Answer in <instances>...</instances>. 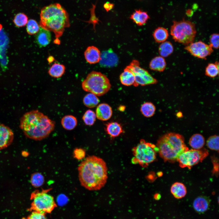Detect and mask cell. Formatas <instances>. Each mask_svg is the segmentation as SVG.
Listing matches in <instances>:
<instances>
[{
	"label": "cell",
	"instance_id": "cell-13",
	"mask_svg": "<svg viewBox=\"0 0 219 219\" xmlns=\"http://www.w3.org/2000/svg\"><path fill=\"white\" fill-rule=\"evenodd\" d=\"M14 134L8 127L0 123V149L5 148L12 142Z\"/></svg>",
	"mask_w": 219,
	"mask_h": 219
},
{
	"label": "cell",
	"instance_id": "cell-5",
	"mask_svg": "<svg viewBox=\"0 0 219 219\" xmlns=\"http://www.w3.org/2000/svg\"><path fill=\"white\" fill-rule=\"evenodd\" d=\"M82 87L85 91L97 96H102L108 92L111 87L109 80L101 72L92 71L82 82Z\"/></svg>",
	"mask_w": 219,
	"mask_h": 219
},
{
	"label": "cell",
	"instance_id": "cell-18",
	"mask_svg": "<svg viewBox=\"0 0 219 219\" xmlns=\"http://www.w3.org/2000/svg\"><path fill=\"white\" fill-rule=\"evenodd\" d=\"M149 18L147 12L140 9L135 10L130 17V18L139 26L144 25Z\"/></svg>",
	"mask_w": 219,
	"mask_h": 219
},
{
	"label": "cell",
	"instance_id": "cell-31",
	"mask_svg": "<svg viewBox=\"0 0 219 219\" xmlns=\"http://www.w3.org/2000/svg\"><path fill=\"white\" fill-rule=\"evenodd\" d=\"M96 113L91 109L86 110L84 114L82 119L85 124L88 126L93 125L96 120Z\"/></svg>",
	"mask_w": 219,
	"mask_h": 219
},
{
	"label": "cell",
	"instance_id": "cell-17",
	"mask_svg": "<svg viewBox=\"0 0 219 219\" xmlns=\"http://www.w3.org/2000/svg\"><path fill=\"white\" fill-rule=\"evenodd\" d=\"M36 40L40 47H45L49 44L51 40L50 31L40 27L39 31L36 33Z\"/></svg>",
	"mask_w": 219,
	"mask_h": 219
},
{
	"label": "cell",
	"instance_id": "cell-40",
	"mask_svg": "<svg viewBox=\"0 0 219 219\" xmlns=\"http://www.w3.org/2000/svg\"><path fill=\"white\" fill-rule=\"evenodd\" d=\"M213 163L214 165L213 169V173L214 174L217 175L218 174V163H217V161L216 159L214 158V160H212Z\"/></svg>",
	"mask_w": 219,
	"mask_h": 219
},
{
	"label": "cell",
	"instance_id": "cell-45",
	"mask_svg": "<svg viewBox=\"0 0 219 219\" xmlns=\"http://www.w3.org/2000/svg\"><path fill=\"white\" fill-rule=\"evenodd\" d=\"M2 25L0 24V32L2 30Z\"/></svg>",
	"mask_w": 219,
	"mask_h": 219
},
{
	"label": "cell",
	"instance_id": "cell-10",
	"mask_svg": "<svg viewBox=\"0 0 219 219\" xmlns=\"http://www.w3.org/2000/svg\"><path fill=\"white\" fill-rule=\"evenodd\" d=\"M126 67L132 72L134 75L135 81L133 85L135 87L139 85L144 86L155 84L158 82L157 80L147 70L140 67V63L137 60H132Z\"/></svg>",
	"mask_w": 219,
	"mask_h": 219
},
{
	"label": "cell",
	"instance_id": "cell-39",
	"mask_svg": "<svg viewBox=\"0 0 219 219\" xmlns=\"http://www.w3.org/2000/svg\"><path fill=\"white\" fill-rule=\"evenodd\" d=\"M96 5H93V8L91 9V16L89 21L90 23H92L94 26L96 24L98 23L99 20L96 16L95 13V9Z\"/></svg>",
	"mask_w": 219,
	"mask_h": 219
},
{
	"label": "cell",
	"instance_id": "cell-2",
	"mask_svg": "<svg viewBox=\"0 0 219 219\" xmlns=\"http://www.w3.org/2000/svg\"><path fill=\"white\" fill-rule=\"evenodd\" d=\"M55 122L37 110L25 113L22 117L20 128L30 138L40 141L48 137L53 131Z\"/></svg>",
	"mask_w": 219,
	"mask_h": 219
},
{
	"label": "cell",
	"instance_id": "cell-25",
	"mask_svg": "<svg viewBox=\"0 0 219 219\" xmlns=\"http://www.w3.org/2000/svg\"><path fill=\"white\" fill-rule=\"evenodd\" d=\"M155 41L158 43H162L166 41L169 36L168 31L163 27H158L153 34Z\"/></svg>",
	"mask_w": 219,
	"mask_h": 219
},
{
	"label": "cell",
	"instance_id": "cell-28",
	"mask_svg": "<svg viewBox=\"0 0 219 219\" xmlns=\"http://www.w3.org/2000/svg\"><path fill=\"white\" fill-rule=\"evenodd\" d=\"M99 102V99L97 96L91 93L86 94L83 99L84 105L86 107L90 108L96 106Z\"/></svg>",
	"mask_w": 219,
	"mask_h": 219
},
{
	"label": "cell",
	"instance_id": "cell-8",
	"mask_svg": "<svg viewBox=\"0 0 219 219\" xmlns=\"http://www.w3.org/2000/svg\"><path fill=\"white\" fill-rule=\"evenodd\" d=\"M158 151L156 146L141 139L140 143L132 149L134 157L132 162L138 163L143 167H147L155 160Z\"/></svg>",
	"mask_w": 219,
	"mask_h": 219
},
{
	"label": "cell",
	"instance_id": "cell-21",
	"mask_svg": "<svg viewBox=\"0 0 219 219\" xmlns=\"http://www.w3.org/2000/svg\"><path fill=\"white\" fill-rule=\"evenodd\" d=\"M170 191L173 196L176 199H181L186 195L187 191L184 185L180 182H176L171 186Z\"/></svg>",
	"mask_w": 219,
	"mask_h": 219
},
{
	"label": "cell",
	"instance_id": "cell-26",
	"mask_svg": "<svg viewBox=\"0 0 219 219\" xmlns=\"http://www.w3.org/2000/svg\"><path fill=\"white\" fill-rule=\"evenodd\" d=\"M65 67L63 64L55 63L49 69L48 73L52 77L59 78L61 77L65 72Z\"/></svg>",
	"mask_w": 219,
	"mask_h": 219
},
{
	"label": "cell",
	"instance_id": "cell-27",
	"mask_svg": "<svg viewBox=\"0 0 219 219\" xmlns=\"http://www.w3.org/2000/svg\"><path fill=\"white\" fill-rule=\"evenodd\" d=\"M173 50V46L169 41H166L161 43L158 47V52L160 56L164 58L170 55Z\"/></svg>",
	"mask_w": 219,
	"mask_h": 219
},
{
	"label": "cell",
	"instance_id": "cell-37",
	"mask_svg": "<svg viewBox=\"0 0 219 219\" xmlns=\"http://www.w3.org/2000/svg\"><path fill=\"white\" fill-rule=\"evenodd\" d=\"M45 214L43 213L32 211L27 217H23L22 219H47Z\"/></svg>",
	"mask_w": 219,
	"mask_h": 219
},
{
	"label": "cell",
	"instance_id": "cell-30",
	"mask_svg": "<svg viewBox=\"0 0 219 219\" xmlns=\"http://www.w3.org/2000/svg\"><path fill=\"white\" fill-rule=\"evenodd\" d=\"M219 74V63L216 61L214 63H209L205 69V75L209 77L214 78Z\"/></svg>",
	"mask_w": 219,
	"mask_h": 219
},
{
	"label": "cell",
	"instance_id": "cell-14",
	"mask_svg": "<svg viewBox=\"0 0 219 219\" xmlns=\"http://www.w3.org/2000/svg\"><path fill=\"white\" fill-rule=\"evenodd\" d=\"M95 113L98 119L106 121L111 117L113 111L111 107L108 104L102 103L97 106Z\"/></svg>",
	"mask_w": 219,
	"mask_h": 219
},
{
	"label": "cell",
	"instance_id": "cell-7",
	"mask_svg": "<svg viewBox=\"0 0 219 219\" xmlns=\"http://www.w3.org/2000/svg\"><path fill=\"white\" fill-rule=\"evenodd\" d=\"M51 189L52 188H50L33 192L30 196L32 202L29 211L45 214L51 213L57 207L54 197L48 193Z\"/></svg>",
	"mask_w": 219,
	"mask_h": 219
},
{
	"label": "cell",
	"instance_id": "cell-34",
	"mask_svg": "<svg viewBox=\"0 0 219 219\" xmlns=\"http://www.w3.org/2000/svg\"><path fill=\"white\" fill-rule=\"evenodd\" d=\"M28 20V18L26 14L23 13H20L15 16L13 22L16 26L20 27L26 26Z\"/></svg>",
	"mask_w": 219,
	"mask_h": 219
},
{
	"label": "cell",
	"instance_id": "cell-35",
	"mask_svg": "<svg viewBox=\"0 0 219 219\" xmlns=\"http://www.w3.org/2000/svg\"><path fill=\"white\" fill-rule=\"evenodd\" d=\"M219 140V136L217 135H215L210 136L207 141V146L211 150L218 151Z\"/></svg>",
	"mask_w": 219,
	"mask_h": 219
},
{
	"label": "cell",
	"instance_id": "cell-41",
	"mask_svg": "<svg viewBox=\"0 0 219 219\" xmlns=\"http://www.w3.org/2000/svg\"><path fill=\"white\" fill-rule=\"evenodd\" d=\"M114 6V5L113 4L108 2L105 3L103 5L104 8L107 12L112 10Z\"/></svg>",
	"mask_w": 219,
	"mask_h": 219
},
{
	"label": "cell",
	"instance_id": "cell-42",
	"mask_svg": "<svg viewBox=\"0 0 219 219\" xmlns=\"http://www.w3.org/2000/svg\"><path fill=\"white\" fill-rule=\"evenodd\" d=\"M186 14L188 16H192L193 13V12L191 10H187V11L186 12Z\"/></svg>",
	"mask_w": 219,
	"mask_h": 219
},
{
	"label": "cell",
	"instance_id": "cell-22",
	"mask_svg": "<svg viewBox=\"0 0 219 219\" xmlns=\"http://www.w3.org/2000/svg\"><path fill=\"white\" fill-rule=\"evenodd\" d=\"M120 80L122 84L127 86L134 85L135 81L133 73L127 67L120 75Z\"/></svg>",
	"mask_w": 219,
	"mask_h": 219
},
{
	"label": "cell",
	"instance_id": "cell-12",
	"mask_svg": "<svg viewBox=\"0 0 219 219\" xmlns=\"http://www.w3.org/2000/svg\"><path fill=\"white\" fill-rule=\"evenodd\" d=\"M118 58L111 49L103 51L101 53L99 63L103 67L110 68L117 65Z\"/></svg>",
	"mask_w": 219,
	"mask_h": 219
},
{
	"label": "cell",
	"instance_id": "cell-23",
	"mask_svg": "<svg viewBox=\"0 0 219 219\" xmlns=\"http://www.w3.org/2000/svg\"><path fill=\"white\" fill-rule=\"evenodd\" d=\"M205 143V139L203 135L199 134L193 135L190 138L189 144L193 149L196 150L203 148Z\"/></svg>",
	"mask_w": 219,
	"mask_h": 219
},
{
	"label": "cell",
	"instance_id": "cell-15",
	"mask_svg": "<svg viewBox=\"0 0 219 219\" xmlns=\"http://www.w3.org/2000/svg\"><path fill=\"white\" fill-rule=\"evenodd\" d=\"M84 54L86 61L89 63L95 64L99 62L101 53L97 47L93 46L88 47Z\"/></svg>",
	"mask_w": 219,
	"mask_h": 219
},
{
	"label": "cell",
	"instance_id": "cell-11",
	"mask_svg": "<svg viewBox=\"0 0 219 219\" xmlns=\"http://www.w3.org/2000/svg\"><path fill=\"white\" fill-rule=\"evenodd\" d=\"M184 49L192 56L202 59H206L213 51L209 44L201 41L193 42L186 45Z\"/></svg>",
	"mask_w": 219,
	"mask_h": 219
},
{
	"label": "cell",
	"instance_id": "cell-33",
	"mask_svg": "<svg viewBox=\"0 0 219 219\" xmlns=\"http://www.w3.org/2000/svg\"><path fill=\"white\" fill-rule=\"evenodd\" d=\"M40 27L35 20L30 19L28 20L26 24V30L29 34L33 35L36 34L39 31Z\"/></svg>",
	"mask_w": 219,
	"mask_h": 219
},
{
	"label": "cell",
	"instance_id": "cell-44",
	"mask_svg": "<svg viewBox=\"0 0 219 219\" xmlns=\"http://www.w3.org/2000/svg\"><path fill=\"white\" fill-rule=\"evenodd\" d=\"M181 113V112H179L177 113V116L178 117L182 116V113H181V114H180Z\"/></svg>",
	"mask_w": 219,
	"mask_h": 219
},
{
	"label": "cell",
	"instance_id": "cell-9",
	"mask_svg": "<svg viewBox=\"0 0 219 219\" xmlns=\"http://www.w3.org/2000/svg\"><path fill=\"white\" fill-rule=\"evenodd\" d=\"M209 153L205 148L188 150L181 154L177 161L181 168L190 169L193 166L201 162L208 155Z\"/></svg>",
	"mask_w": 219,
	"mask_h": 219
},
{
	"label": "cell",
	"instance_id": "cell-43",
	"mask_svg": "<svg viewBox=\"0 0 219 219\" xmlns=\"http://www.w3.org/2000/svg\"><path fill=\"white\" fill-rule=\"evenodd\" d=\"M125 108V107L124 106H121L119 107V109L120 111H123L124 110Z\"/></svg>",
	"mask_w": 219,
	"mask_h": 219
},
{
	"label": "cell",
	"instance_id": "cell-29",
	"mask_svg": "<svg viewBox=\"0 0 219 219\" xmlns=\"http://www.w3.org/2000/svg\"><path fill=\"white\" fill-rule=\"evenodd\" d=\"M156 110L155 107L151 102H147L144 103L141 106L140 111L144 116L150 117L155 114Z\"/></svg>",
	"mask_w": 219,
	"mask_h": 219
},
{
	"label": "cell",
	"instance_id": "cell-32",
	"mask_svg": "<svg viewBox=\"0 0 219 219\" xmlns=\"http://www.w3.org/2000/svg\"><path fill=\"white\" fill-rule=\"evenodd\" d=\"M30 181L33 187H39L43 184L44 182V178L40 173H34L31 176Z\"/></svg>",
	"mask_w": 219,
	"mask_h": 219
},
{
	"label": "cell",
	"instance_id": "cell-19",
	"mask_svg": "<svg viewBox=\"0 0 219 219\" xmlns=\"http://www.w3.org/2000/svg\"><path fill=\"white\" fill-rule=\"evenodd\" d=\"M105 130L107 133L112 137L119 136L123 132L121 125L117 122H111L106 125Z\"/></svg>",
	"mask_w": 219,
	"mask_h": 219
},
{
	"label": "cell",
	"instance_id": "cell-36",
	"mask_svg": "<svg viewBox=\"0 0 219 219\" xmlns=\"http://www.w3.org/2000/svg\"><path fill=\"white\" fill-rule=\"evenodd\" d=\"M209 42V45L213 49H218L219 46V34L216 33L212 34L210 37Z\"/></svg>",
	"mask_w": 219,
	"mask_h": 219
},
{
	"label": "cell",
	"instance_id": "cell-20",
	"mask_svg": "<svg viewBox=\"0 0 219 219\" xmlns=\"http://www.w3.org/2000/svg\"><path fill=\"white\" fill-rule=\"evenodd\" d=\"M166 64L164 58L160 56H156L153 58L150 63L149 66L152 70L162 72L165 70Z\"/></svg>",
	"mask_w": 219,
	"mask_h": 219
},
{
	"label": "cell",
	"instance_id": "cell-24",
	"mask_svg": "<svg viewBox=\"0 0 219 219\" xmlns=\"http://www.w3.org/2000/svg\"><path fill=\"white\" fill-rule=\"evenodd\" d=\"M77 120L74 116L66 115L61 120V123L63 127L65 130H71L74 129L77 125Z\"/></svg>",
	"mask_w": 219,
	"mask_h": 219
},
{
	"label": "cell",
	"instance_id": "cell-38",
	"mask_svg": "<svg viewBox=\"0 0 219 219\" xmlns=\"http://www.w3.org/2000/svg\"><path fill=\"white\" fill-rule=\"evenodd\" d=\"M73 155L74 158L76 159L81 160L85 158V151L82 148H76L73 151Z\"/></svg>",
	"mask_w": 219,
	"mask_h": 219
},
{
	"label": "cell",
	"instance_id": "cell-3",
	"mask_svg": "<svg viewBox=\"0 0 219 219\" xmlns=\"http://www.w3.org/2000/svg\"><path fill=\"white\" fill-rule=\"evenodd\" d=\"M40 25L41 28L53 32L55 40L63 34L70 23L67 12L58 3H54L43 8L40 13Z\"/></svg>",
	"mask_w": 219,
	"mask_h": 219
},
{
	"label": "cell",
	"instance_id": "cell-1",
	"mask_svg": "<svg viewBox=\"0 0 219 219\" xmlns=\"http://www.w3.org/2000/svg\"><path fill=\"white\" fill-rule=\"evenodd\" d=\"M81 185L90 191L100 189L106 182L107 168L104 161L95 155L89 156L82 161L78 168Z\"/></svg>",
	"mask_w": 219,
	"mask_h": 219
},
{
	"label": "cell",
	"instance_id": "cell-16",
	"mask_svg": "<svg viewBox=\"0 0 219 219\" xmlns=\"http://www.w3.org/2000/svg\"><path fill=\"white\" fill-rule=\"evenodd\" d=\"M209 199L204 196H200L194 200L193 207L196 212L202 213L206 211L209 208L210 205Z\"/></svg>",
	"mask_w": 219,
	"mask_h": 219
},
{
	"label": "cell",
	"instance_id": "cell-6",
	"mask_svg": "<svg viewBox=\"0 0 219 219\" xmlns=\"http://www.w3.org/2000/svg\"><path fill=\"white\" fill-rule=\"evenodd\" d=\"M196 33L195 24L184 19L174 21L170 28V34L175 41L186 46L193 42Z\"/></svg>",
	"mask_w": 219,
	"mask_h": 219
},
{
	"label": "cell",
	"instance_id": "cell-4",
	"mask_svg": "<svg viewBox=\"0 0 219 219\" xmlns=\"http://www.w3.org/2000/svg\"><path fill=\"white\" fill-rule=\"evenodd\" d=\"M156 146L159 155L164 162L173 163L177 161L179 155L188 150L183 137L179 134L170 132L161 137Z\"/></svg>",
	"mask_w": 219,
	"mask_h": 219
}]
</instances>
